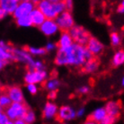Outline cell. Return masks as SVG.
<instances>
[{
	"mask_svg": "<svg viewBox=\"0 0 124 124\" xmlns=\"http://www.w3.org/2000/svg\"><path fill=\"white\" fill-rule=\"evenodd\" d=\"M35 6H36L32 2L21 1L18 3V6L16 7V9L15 10V12L13 13V16L15 19H17L23 17V16H29Z\"/></svg>",
	"mask_w": 124,
	"mask_h": 124,
	"instance_id": "7",
	"label": "cell"
},
{
	"mask_svg": "<svg viewBox=\"0 0 124 124\" xmlns=\"http://www.w3.org/2000/svg\"><path fill=\"white\" fill-rule=\"evenodd\" d=\"M121 84H122V85L124 86V77H123V78H122V82H121Z\"/></svg>",
	"mask_w": 124,
	"mask_h": 124,
	"instance_id": "42",
	"label": "cell"
},
{
	"mask_svg": "<svg viewBox=\"0 0 124 124\" xmlns=\"http://www.w3.org/2000/svg\"><path fill=\"white\" fill-rule=\"evenodd\" d=\"M30 108L25 102H13L7 108L4 110V112L7 115V117L15 121L17 119H23L25 112Z\"/></svg>",
	"mask_w": 124,
	"mask_h": 124,
	"instance_id": "3",
	"label": "cell"
},
{
	"mask_svg": "<svg viewBox=\"0 0 124 124\" xmlns=\"http://www.w3.org/2000/svg\"><path fill=\"white\" fill-rule=\"evenodd\" d=\"M59 85H60L59 81L55 77H53V78L51 77V78H50L48 81H44L43 82V86L49 91L57 90L59 88Z\"/></svg>",
	"mask_w": 124,
	"mask_h": 124,
	"instance_id": "22",
	"label": "cell"
},
{
	"mask_svg": "<svg viewBox=\"0 0 124 124\" xmlns=\"http://www.w3.org/2000/svg\"><path fill=\"white\" fill-rule=\"evenodd\" d=\"M117 119H115L114 117H112V116H110V115L106 114V116L103 118L102 121H101V123L102 124H111V123H113L116 121Z\"/></svg>",
	"mask_w": 124,
	"mask_h": 124,
	"instance_id": "29",
	"label": "cell"
},
{
	"mask_svg": "<svg viewBox=\"0 0 124 124\" xmlns=\"http://www.w3.org/2000/svg\"><path fill=\"white\" fill-rule=\"evenodd\" d=\"M51 2H58V1H60V0H50Z\"/></svg>",
	"mask_w": 124,
	"mask_h": 124,
	"instance_id": "41",
	"label": "cell"
},
{
	"mask_svg": "<svg viewBox=\"0 0 124 124\" xmlns=\"http://www.w3.org/2000/svg\"><path fill=\"white\" fill-rule=\"evenodd\" d=\"M31 2H32V3H33L35 6H37L38 4L40 2V0H31Z\"/></svg>",
	"mask_w": 124,
	"mask_h": 124,
	"instance_id": "40",
	"label": "cell"
},
{
	"mask_svg": "<svg viewBox=\"0 0 124 124\" xmlns=\"http://www.w3.org/2000/svg\"><path fill=\"white\" fill-rule=\"evenodd\" d=\"M89 91H90V89L88 86H81L80 88H78V93L80 94H85V93H89Z\"/></svg>",
	"mask_w": 124,
	"mask_h": 124,
	"instance_id": "31",
	"label": "cell"
},
{
	"mask_svg": "<svg viewBox=\"0 0 124 124\" xmlns=\"http://www.w3.org/2000/svg\"><path fill=\"white\" fill-rule=\"evenodd\" d=\"M100 65V59L98 57L93 56L90 59H88L85 62V64L81 67V72L85 74H92L97 71V69L99 68Z\"/></svg>",
	"mask_w": 124,
	"mask_h": 124,
	"instance_id": "11",
	"label": "cell"
},
{
	"mask_svg": "<svg viewBox=\"0 0 124 124\" xmlns=\"http://www.w3.org/2000/svg\"><path fill=\"white\" fill-rule=\"evenodd\" d=\"M36 6L43 13L46 19L54 20L59 14L67 10L64 0H60L58 2H51L50 0H40V2Z\"/></svg>",
	"mask_w": 124,
	"mask_h": 124,
	"instance_id": "2",
	"label": "cell"
},
{
	"mask_svg": "<svg viewBox=\"0 0 124 124\" xmlns=\"http://www.w3.org/2000/svg\"><path fill=\"white\" fill-rule=\"evenodd\" d=\"M85 47H86L87 50H89L93 56H96V57L101 55L102 53V51H103V49H104L103 45L100 42L99 40H97L96 38L92 37V36L88 40Z\"/></svg>",
	"mask_w": 124,
	"mask_h": 124,
	"instance_id": "12",
	"label": "cell"
},
{
	"mask_svg": "<svg viewBox=\"0 0 124 124\" xmlns=\"http://www.w3.org/2000/svg\"><path fill=\"white\" fill-rule=\"evenodd\" d=\"M22 1H28V2H31V0H22Z\"/></svg>",
	"mask_w": 124,
	"mask_h": 124,
	"instance_id": "44",
	"label": "cell"
},
{
	"mask_svg": "<svg viewBox=\"0 0 124 124\" xmlns=\"http://www.w3.org/2000/svg\"><path fill=\"white\" fill-rule=\"evenodd\" d=\"M40 31L47 36H51L55 34L59 30L58 24L54 19H46L39 26Z\"/></svg>",
	"mask_w": 124,
	"mask_h": 124,
	"instance_id": "9",
	"label": "cell"
},
{
	"mask_svg": "<svg viewBox=\"0 0 124 124\" xmlns=\"http://www.w3.org/2000/svg\"><path fill=\"white\" fill-rule=\"evenodd\" d=\"M13 54H14V60L16 61H21V62H25L27 64H31V62L33 61L31 59L30 53L25 50V49H13Z\"/></svg>",
	"mask_w": 124,
	"mask_h": 124,
	"instance_id": "13",
	"label": "cell"
},
{
	"mask_svg": "<svg viewBox=\"0 0 124 124\" xmlns=\"http://www.w3.org/2000/svg\"><path fill=\"white\" fill-rule=\"evenodd\" d=\"M12 100L10 99V97L8 96V94L6 93V92L4 90V86L2 88V91L0 93V107L5 110L6 108H7L8 106L12 103Z\"/></svg>",
	"mask_w": 124,
	"mask_h": 124,
	"instance_id": "23",
	"label": "cell"
},
{
	"mask_svg": "<svg viewBox=\"0 0 124 124\" xmlns=\"http://www.w3.org/2000/svg\"><path fill=\"white\" fill-rule=\"evenodd\" d=\"M84 109H81V110H79V111H78V113H77V116H78V117H79V116H81V115H83V113H84Z\"/></svg>",
	"mask_w": 124,
	"mask_h": 124,
	"instance_id": "39",
	"label": "cell"
},
{
	"mask_svg": "<svg viewBox=\"0 0 124 124\" xmlns=\"http://www.w3.org/2000/svg\"><path fill=\"white\" fill-rule=\"evenodd\" d=\"M2 88H3V86L0 85V93H1V91H2Z\"/></svg>",
	"mask_w": 124,
	"mask_h": 124,
	"instance_id": "43",
	"label": "cell"
},
{
	"mask_svg": "<svg viewBox=\"0 0 124 124\" xmlns=\"http://www.w3.org/2000/svg\"><path fill=\"white\" fill-rule=\"evenodd\" d=\"M9 123L10 124L14 123V121H10V119L5 113L4 110L0 107V124H9Z\"/></svg>",
	"mask_w": 124,
	"mask_h": 124,
	"instance_id": "28",
	"label": "cell"
},
{
	"mask_svg": "<svg viewBox=\"0 0 124 124\" xmlns=\"http://www.w3.org/2000/svg\"><path fill=\"white\" fill-rule=\"evenodd\" d=\"M59 30L60 31H69L70 29L74 26V19L72 16L71 11L66 10L55 18Z\"/></svg>",
	"mask_w": 124,
	"mask_h": 124,
	"instance_id": "4",
	"label": "cell"
},
{
	"mask_svg": "<svg viewBox=\"0 0 124 124\" xmlns=\"http://www.w3.org/2000/svg\"><path fill=\"white\" fill-rule=\"evenodd\" d=\"M4 90L6 91L8 94L12 102H24V98L23 94L22 89L19 86L13 85V86H6L4 87Z\"/></svg>",
	"mask_w": 124,
	"mask_h": 124,
	"instance_id": "10",
	"label": "cell"
},
{
	"mask_svg": "<svg viewBox=\"0 0 124 124\" xmlns=\"http://www.w3.org/2000/svg\"><path fill=\"white\" fill-rule=\"evenodd\" d=\"M7 62L8 61H6V60H0V70L6 66V64L7 63Z\"/></svg>",
	"mask_w": 124,
	"mask_h": 124,
	"instance_id": "38",
	"label": "cell"
},
{
	"mask_svg": "<svg viewBox=\"0 0 124 124\" xmlns=\"http://www.w3.org/2000/svg\"><path fill=\"white\" fill-rule=\"evenodd\" d=\"M47 78V73L43 69H28L24 77V81L27 84L43 83Z\"/></svg>",
	"mask_w": 124,
	"mask_h": 124,
	"instance_id": "6",
	"label": "cell"
},
{
	"mask_svg": "<svg viewBox=\"0 0 124 124\" xmlns=\"http://www.w3.org/2000/svg\"><path fill=\"white\" fill-rule=\"evenodd\" d=\"M31 55H45L48 51L45 48H32V47H28L24 48Z\"/></svg>",
	"mask_w": 124,
	"mask_h": 124,
	"instance_id": "25",
	"label": "cell"
},
{
	"mask_svg": "<svg viewBox=\"0 0 124 124\" xmlns=\"http://www.w3.org/2000/svg\"><path fill=\"white\" fill-rule=\"evenodd\" d=\"M54 48H55V45H54V44H52V43H49V44H48V45L46 46V48H45V49H46L47 51H51V50H52L53 49H54Z\"/></svg>",
	"mask_w": 124,
	"mask_h": 124,
	"instance_id": "36",
	"label": "cell"
},
{
	"mask_svg": "<svg viewBox=\"0 0 124 124\" xmlns=\"http://www.w3.org/2000/svg\"><path fill=\"white\" fill-rule=\"evenodd\" d=\"M16 24L18 26H22V27H29V26H32V23H31L30 15L29 16H25L20 18L16 19Z\"/></svg>",
	"mask_w": 124,
	"mask_h": 124,
	"instance_id": "24",
	"label": "cell"
},
{
	"mask_svg": "<svg viewBox=\"0 0 124 124\" xmlns=\"http://www.w3.org/2000/svg\"><path fill=\"white\" fill-rule=\"evenodd\" d=\"M30 17H31V23H32V26H36V27H39L46 20V17L43 15V13L41 12L37 6H35L33 10L31 12Z\"/></svg>",
	"mask_w": 124,
	"mask_h": 124,
	"instance_id": "16",
	"label": "cell"
},
{
	"mask_svg": "<svg viewBox=\"0 0 124 124\" xmlns=\"http://www.w3.org/2000/svg\"><path fill=\"white\" fill-rule=\"evenodd\" d=\"M57 113H58V107L56 104L52 102H47L43 109V112H42L43 119L50 120V119L55 118Z\"/></svg>",
	"mask_w": 124,
	"mask_h": 124,
	"instance_id": "19",
	"label": "cell"
},
{
	"mask_svg": "<svg viewBox=\"0 0 124 124\" xmlns=\"http://www.w3.org/2000/svg\"><path fill=\"white\" fill-rule=\"evenodd\" d=\"M6 15H7V13H6L4 9H2V8L0 7V20H2V19L5 18V17L6 16Z\"/></svg>",
	"mask_w": 124,
	"mask_h": 124,
	"instance_id": "35",
	"label": "cell"
},
{
	"mask_svg": "<svg viewBox=\"0 0 124 124\" xmlns=\"http://www.w3.org/2000/svg\"><path fill=\"white\" fill-rule=\"evenodd\" d=\"M14 123L16 124H25L24 121L23 120V119H17V120H16V121H14Z\"/></svg>",
	"mask_w": 124,
	"mask_h": 124,
	"instance_id": "37",
	"label": "cell"
},
{
	"mask_svg": "<svg viewBox=\"0 0 124 124\" xmlns=\"http://www.w3.org/2000/svg\"><path fill=\"white\" fill-rule=\"evenodd\" d=\"M118 12L121 13V14H124V0H122L121 3L120 4V6L118 7Z\"/></svg>",
	"mask_w": 124,
	"mask_h": 124,
	"instance_id": "34",
	"label": "cell"
},
{
	"mask_svg": "<svg viewBox=\"0 0 124 124\" xmlns=\"http://www.w3.org/2000/svg\"><path fill=\"white\" fill-rule=\"evenodd\" d=\"M18 6V2L15 0H0V7L7 14H13Z\"/></svg>",
	"mask_w": 124,
	"mask_h": 124,
	"instance_id": "20",
	"label": "cell"
},
{
	"mask_svg": "<svg viewBox=\"0 0 124 124\" xmlns=\"http://www.w3.org/2000/svg\"><path fill=\"white\" fill-rule=\"evenodd\" d=\"M68 31L71 35L74 42L81 44V45H85V46L86 45L87 41L91 37V34L82 26L74 25Z\"/></svg>",
	"mask_w": 124,
	"mask_h": 124,
	"instance_id": "5",
	"label": "cell"
},
{
	"mask_svg": "<svg viewBox=\"0 0 124 124\" xmlns=\"http://www.w3.org/2000/svg\"><path fill=\"white\" fill-rule=\"evenodd\" d=\"M13 49L14 48L6 44L4 41H0V60H14Z\"/></svg>",
	"mask_w": 124,
	"mask_h": 124,
	"instance_id": "15",
	"label": "cell"
},
{
	"mask_svg": "<svg viewBox=\"0 0 124 124\" xmlns=\"http://www.w3.org/2000/svg\"><path fill=\"white\" fill-rule=\"evenodd\" d=\"M73 43H74V40L72 39L69 31H61V35H60L59 40L58 42V48L59 49H66V48L70 47Z\"/></svg>",
	"mask_w": 124,
	"mask_h": 124,
	"instance_id": "18",
	"label": "cell"
},
{
	"mask_svg": "<svg viewBox=\"0 0 124 124\" xmlns=\"http://www.w3.org/2000/svg\"><path fill=\"white\" fill-rule=\"evenodd\" d=\"M93 55L85 45L72 44L66 49H59L55 58V64L58 66H74L81 68L85 62L93 58Z\"/></svg>",
	"mask_w": 124,
	"mask_h": 124,
	"instance_id": "1",
	"label": "cell"
},
{
	"mask_svg": "<svg viewBox=\"0 0 124 124\" xmlns=\"http://www.w3.org/2000/svg\"><path fill=\"white\" fill-rule=\"evenodd\" d=\"M121 103L119 102H114V101H111V102H107L104 109L106 111V114L110 115L112 117H114L117 119L121 114Z\"/></svg>",
	"mask_w": 124,
	"mask_h": 124,
	"instance_id": "14",
	"label": "cell"
},
{
	"mask_svg": "<svg viewBox=\"0 0 124 124\" xmlns=\"http://www.w3.org/2000/svg\"><path fill=\"white\" fill-rule=\"evenodd\" d=\"M15 1H16V2H18V3H19V2H21L22 0H15Z\"/></svg>",
	"mask_w": 124,
	"mask_h": 124,
	"instance_id": "45",
	"label": "cell"
},
{
	"mask_svg": "<svg viewBox=\"0 0 124 124\" xmlns=\"http://www.w3.org/2000/svg\"><path fill=\"white\" fill-rule=\"evenodd\" d=\"M122 64H124V50H119L115 52L114 56L112 58V65L113 68H117Z\"/></svg>",
	"mask_w": 124,
	"mask_h": 124,
	"instance_id": "21",
	"label": "cell"
},
{
	"mask_svg": "<svg viewBox=\"0 0 124 124\" xmlns=\"http://www.w3.org/2000/svg\"><path fill=\"white\" fill-rule=\"evenodd\" d=\"M111 42L113 47H118L121 43V37L119 35L118 32H112L111 33Z\"/></svg>",
	"mask_w": 124,
	"mask_h": 124,
	"instance_id": "27",
	"label": "cell"
},
{
	"mask_svg": "<svg viewBox=\"0 0 124 124\" xmlns=\"http://www.w3.org/2000/svg\"><path fill=\"white\" fill-rule=\"evenodd\" d=\"M57 96V90L55 91H50V93L48 94L49 99H55Z\"/></svg>",
	"mask_w": 124,
	"mask_h": 124,
	"instance_id": "33",
	"label": "cell"
},
{
	"mask_svg": "<svg viewBox=\"0 0 124 124\" xmlns=\"http://www.w3.org/2000/svg\"><path fill=\"white\" fill-rule=\"evenodd\" d=\"M77 112L70 106H61L58 111L56 115V120L59 122H64L67 121H71L76 118Z\"/></svg>",
	"mask_w": 124,
	"mask_h": 124,
	"instance_id": "8",
	"label": "cell"
},
{
	"mask_svg": "<svg viewBox=\"0 0 124 124\" xmlns=\"http://www.w3.org/2000/svg\"><path fill=\"white\" fill-rule=\"evenodd\" d=\"M106 116V111L104 108H99L95 110L92 114L87 118L85 123H101V121Z\"/></svg>",
	"mask_w": 124,
	"mask_h": 124,
	"instance_id": "17",
	"label": "cell"
},
{
	"mask_svg": "<svg viewBox=\"0 0 124 124\" xmlns=\"http://www.w3.org/2000/svg\"><path fill=\"white\" fill-rule=\"evenodd\" d=\"M23 120L24 121L25 123H32L35 121V114L34 112L29 108L28 111L25 112V114L23 117Z\"/></svg>",
	"mask_w": 124,
	"mask_h": 124,
	"instance_id": "26",
	"label": "cell"
},
{
	"mask_svg": "<svg viewBox=\"0 0 124 124\" xmlns=\"http://www.w3.org/2000/svg\"><path fill=\"white\" fill-rule=\"evenodd\" d=\"M27 89L31 94H36V93L38 92V88L35 85V84H27Z\"/></svg>",
	"mask_w": 124,
	"mask_h": 124,
	"instance_id": "30",
	"label": "cell"
},
{
	"mask_svg": "<svg viewBox=\"0 0 124 124\" xmlns=\"http://www.w3.org/2000/svg\"><path fill=\"white\" fill-rule=\"evenodd\" d=\"M64 2L66 4L67 10L72 11V7H73V2H72V0H64Z\"/></svg>",
	"mask_w": 124,
	"mask_h": 124,
	"instance_id": "32",
	"label": "cell"
}]
</instances>
